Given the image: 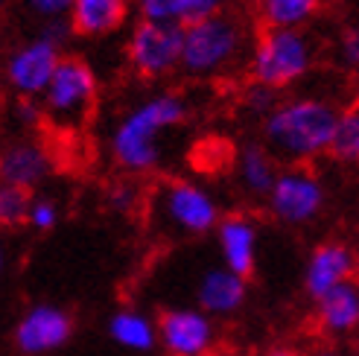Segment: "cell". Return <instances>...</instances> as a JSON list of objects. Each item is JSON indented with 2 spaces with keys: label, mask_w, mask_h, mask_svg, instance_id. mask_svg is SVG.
<instances>
[{
  "label": "cell",
  "mask_w": 359,
  "mask_h": 356,
  "mask_svg": "<svg viewBox=\"0 0 359 356\" xmlns=\"http://www.w3.org/2000/svg\"><path fill=\"white\" fill-rule=\"evenodd\" d=\"M190 117V102L182 94H155L129 109L109 137L111 161L126 175H149L161 164V135L182 126Z\"/></svg>",
  "instance_id": "1"
},
{
  "label": "cell",
  "mask_w": 359,
  "mask_h": 356,
  "mask_svg": "<svg viewBox=\"0 0 359 356\" xmlns=\"http://www.w3.org/2000/svg\"><path fill=\"white\" fill-rule=\"evenodd\" d=\"M336 105L325 97H290L280 100L278 109L263 120V140L275 158L295 164H310L327 155L333 144Z\"/></svg>",
  "instance_id": "2"
},
{
  "label": "cell",
  "mask_w": 359,
  "mask_h": 356,
  "mask_svg": "<svg viewBox=\"0 0 359 356\" xmlns=\"http://www.w3.org/2000/svg\"><path fill=\"white\" fill-rule=\"evenodd\" d=\"M152 225L167 237H202L217 231L222 213L217 199L199 182L190 178H164L147 196Z\"/></svg>",
  "instance_id": "3"
},
{
  "label": "cell",
  "mask_w": 359,
  "mask_h": 356,
  "mask_svg": "<svg viewBox=\"0 0 359 356\" xmlns=\"http://www.w3.org/2000/svg\"><path fill=\"white\" fill-rule=\"evenodd\" d=\"M248 47V27L237 15L219 12L208 21L184 27L182 70L196 79L228 74Z\"/></svg>",
  "instance_id": "4"
},
{
  "label": "cell",
  "mask_w": 359,
  "mask_h": 356,
  "mask_svg": "<svg viewBox=\"0 0 359 356\" xmlns=\"http://www.w3.org/2000/svg\"><path fill=\"white\" fill-rule=\"evenodd\" d=\"M318 47L304 29H263L248 53V76L255 85L290 88L313 70Z\"/></svg>",
  "instance_id": "5"
},
{
  "label": "cell",
  "mask_w": 359,
  "mask_h": 356,
  "mask_svg": "<svg viewBox=\"0 0 359 356\" xmlns=\"http://www.w3.org/2000/svg\"><path fill=\"white\" fill-rule=\"evenodd\" d=\"M97 102V74L94 67L79 56H65L56 76L50 79L47 91L41 94V105L47 123L56 129L76 132L82 129Z\"/></svg>",
  "instance_id": "6"
},
{
  "label": "cell",
  "mask_w": 359,
  "mask_h": 356,
  "mask_svg": "<svg viewBox=\"0 0 359 356\" xmlns=\"http://www.w3.org/2000/svg\"><path fill=\"white\" fill-rule=\"evenodd\" d=\"M184 53V27L178 24H152L137 21L129 32L126 59L140 79H164L182 67Z\"/></svg>",
  "instance_id": "7"
},
{
  "label": "cell",
  "mask_w": 359,
  "mask_h": 356,
  "mask_svg": "<svg viewBox=\"0 0 359 356\" xmlns=\"http://www.w3.org/2000/svg\"><path fill=\"white\" fill-rule=\"evenodd\" d=\"M325 202H327V190L318 172L310 170L307 164H295L280 170L278 182L266 199V207L269 217L278 219L280 225L298 228L313 222L325 210Z\"/></svg>",
  "instance_id": "8"
},
{
  "label": "cell",
  "mask_w": 359,
  "mask_h": 356,
  "mask_svg": "<svg viewBox=\"0 0 359 356\" xmlns=\"http://www.w3.org/2000/svg\"><path fill=\"white\" fill-rule=\"evenodd\" d=\"M62 59L65 56H62L59 44L47 41L44 35H35L32 41H24L21 47H15L6 56V64H4L6 85L18 97L41 100L50 79L56 76Z\"/></svg>",
  "instance_id": "9"
},
{
  "label": "cell",
  "mask_w": 359,
  "mask_h": 356,
  "mask_svg": "<svg viewBox=\"0 0 359 356\" xmlns=\"http://www.w3.org/2000/svg\"><path fill=\"white\" fill-rule=\"evenodd\" d=\"M158 345L170 356H208L217 345L213 318L199 307H172L158 315Z\"/></svg>",
  "instance_id": "10"
},
{
  "label": "cell",
  "mask_w": 359,
  "mask_h": 356,
  "mask_svg": "<svg viewBox=\"0 0 359 356\" xmlns=\"http://www.w3.org/2000/svg\"><path fill=\"white\" fill-rule=\"evenodd\" d=\"M70 333H74V318L67 310L56 304H35L18 318L12 345L24 356H44L67 345Z\"/></svg>",
  "instance_id": "11"
},
{
  "label": "cell",
  "mask_w": 359,
  "mask_h": 356,
  "mask_svg": "<svg viewBox=\"0 0 359 356\" xmlns=\"http://www.w3.org/2000/svg\"><path fill=\"white\" fill-rule=\"evenodd\" d=\"M353 272H356V254L351 245L339 240L318 242L310 252L307 263H304V292L313 301H321L336 287L353 280Z\"/></svg>",
  "instance_id": "12"
},
{
  "label": "cell",
  "mask_w": 359,
  "mask_h": 356,
  "mask_svg": "<svg viewBox=\"0 0 359 356\" xmlns=\"http://www.w3.org/2000/svg\"><path fill=\"white\" fill-rule=\"evenodd\" d=\"M217 234V248L222 266L248 278L257 266V222L248 213H225Z\"/></svg>",
  "instance_id": "13"
},
{
  "label": "cell",
  "mask_w": 359,
  "mask_h": 356,
  "mask_svg": "<svg viewBox=\"0 0 359 356\" xmlns=\"http://www.w3.org/2000/svg\"><path fill=\"white\" fill-rule=\"evenodd\" d=\"M248 298V278L225 269V266H213L205 269L199 283H196V307L213 315H231L237 313Z\"/></svg>",
  "instance_id": "14"
},
{
  "label": "cell",
  "mask_w": 359,
  "mask_h": 356,
  "mask_svg": "<svg viewBox=\"0 0 359 356\" xmlns=\"http://www.w3.org/2000/svg\"><path fill=\"white\" fill-rule=\"evenodd\" d=\"M50 170H53V158L35 140H15L0 155V178H4V184L12 187H24V190L39 187L50 175Z\"/></svg>",
  "instance_id": "15"
},
{
  "label": "cell",
  "mask_w": 359,
  "mask_h": 356,
  "mask_svg": "<svg viewBox=\"0 0 359 356\" xmlns=\"http://www.w3.org/2000/svg\"><path fill=\"white\" fill-rule=\"evenodd\" d=\"M234 175L243 193L251 199H269L275 182H278V158L266 144H243V149L234 158Z\"/></svg>",
  "instance_id": "16"
},
{
  "label": "cell",
  "mask_w": 359,
  "mask_h": 356,
  "mask_svg": "<svg viewBox=\"0 0 359 356\" xmlns=\"http://www.w3.org/2000/svg\"><path fill=\"white\" fill-rule=\"evenodd\" d=\"M129 18V0H76L67 15L74 35L82 39H102L123 27Z\"/></svg>",
  "instance_id": "17"
},
{
  "label": "cell",
  "mask_w": 359,
  "mask_h": 356,
  "mask_svg": "<svg viewBox=\"0 0 359 356\" xmlns=\"http://www.w3.org/2000/svg\"><path fill=\"white\" fill-rule=\"evenodd\" d=\"M316 322L327 336H351L359 330V283L348 280L316 301Z\"/></svg>",
  "instance_id": "18"
},
{
  "label": "cell",
  "mask_w": 359,
  "mask_h": 356,
  "mask_svg": "<svg viewBox=\"0 0 359 356\" xmlns=\"http://www.w3.org/2000/svg\"><path fill=\"white\" fill-rule=\"evenodd\" d=\"M109 336L126 350L135 353H149L158 345V322H152L149 315H143L140 310L123 307L109 318Z\"/></svg>",
  "instance_id": "19"
},
{
  "label": "cell",
  "mask_w": 359,
  "mask_h": 356,
  "mask_svg": "<svg viewBox=\"0 0 359 356\" xmlns=\"http://www.w3.org/2000/svg\"><path fill=\"white\" fill-rule=\"evenodd\" d=\"M325 0H257V15L266 29H304L318 15Z\"/></svg>",
  "instance_id": "20"
},
{
  "label": "cell",
  "mask_w": 359,
  "mask_h": 356,
  "mask_svg": "<svg viewBox=\"0 0 359 356\" xmlns=\"http://www.w3.org/2000/svg\"><path fill=\"white\" fill-rule=\"evenodd\" d=\"M327 155L339 164H359V102H351L339 111Z\"/></svg>",
  "instance_id": "21"
},
{
  "label": "cell",
  "mask_w": 359,
  "mask_h": 356,
  "mask_svg": "<svg viewBox=\"0 0 359 356\" xmlns=\"http://www.w3.org/2000/svg\"><path fill=\"white\" fill-rule=\"evenodd\" d=\"M32 199L35 196L29 190H24V187H12V184L0 187V222H4V228L27 225Z\"/></svg>",
  "instance_id": "22"
},
{
  "label": "cell",
  "mask_w": 359,
  "mask_h": 356,
  "mask_svg": "<svg viewBox=\"0 0 359 356\" xmlns=\"http://www.w3.org/2000/svg\"><path fill=\"white\" fill-rule=\"evenodd\" d=\"M137 21L184 27V0H135Z\"/></svg>",
  "instance_id": "23"
},
{
  "label": "cell",
  "mask_w": 359,
  "mask_h": 356,
  "mask_svg": "<svg viewBox=\"0 0 359 356\" xmlns=\"http://www.w3.org/2000/svg\"><path fill=\"white\" fill-rule=\"evenodd\" d=\"M140 202H143V193L135 182H129V178L111 184L109 193H105V205H109L114 213H135Z\"/></svg>",
  "instance_id": "24"
},
{
  "label": "cell",
  "mask_w": 359,
  "mask_h": 356,
  "mask_svg": "<svg viewBox=\"0 0 359 356\" xmlns=\"http://www.w3.org/2000/svg\"><path fill=\"white\" fill-rule=\"evenodd\" d=\"M336 56L339 64L348 67V70H359V24H351L339 32V41H336Z\"/></svg>",
  "instance_id": "25"
},
{
  "label": "cell",
  "mask_w": 359,
  "mask_h": 356,
  "mask_svg": "<svg viewBox=\"0 0 359 356\" xmlns=\"http://www.w3.org/2000/svg\"><path fill=\"white\" fill-rule=\"evenodd\" d=\"M243 102H245V109H248V111H255V114L263 117V120L280 105L278 91H272V88H263V85H251L248 91L243 94Z\"/></svg>",
  "instance_id": "26"
},
{
  "label": "cell",
  "mask_w": 359,
  "mask_h": 356,
  "mask_svg": "<svg viewBox=\"0 0 359 356\" xmlns=\"http://www.w3.org/2000/svg\"><path fill=\"white\" fill-rule=\"evenodd\" d=\"M59 222V205L53 199H44V196H39V199H32V207H29V219L27 225L35 228V231H53Z\"/></svg>",
  "instance_id": "27"
},
{
  "label": "cell",
  "mask_w": 359,
  "mask_h": 356,
  "mask_svg": "<svg viewBox=\"0 0 359 356\" xmlns=\"http://www.w3.org/2000/svg\"><path fill=\"white\" fill-rule=\"evenodd\" d=\"M12 111H15V123L24 126V129H35L41 120H47L41 100H32V97H18Z\"/></svg>",
  "instance_id": "28"
},
{
  "label": "cell",
  "mask_w": 359,
  "mask_h": 356,
  "mask_svg": "<svg viewBox=\"0 0 359 356\" xmlns=\"http://www.w3.org/2000/svg\"><path fill=\"white\" fill-rule=\"evenodd\" d=\"M74 4L76 0H27V9L44 21H62L65 15H70Z\"/></svg>",
  "instance_id": "29"
},
{
  "label": "cell",
  "mask_w": 359,
  "mask_h": 356,
  "mask_svg": "<svg viewBox=\"0 0 359 356\" xmlns=\"http://www.w3.org/2000/svg\"><path fill=\"white\" fill-rule=\"evenodd\" d=\"M316 356H353V353H348V350H336V348H330V350H318Z\"/></svg>",
  "instance_id": "30"
},
{
  "label": "cell",
  "mask_w": 359,
  "mask_h": 356,
  "mask_svg": "<svg viewBox=\"0 0 359 356\" xmlns=\"http://www.w3.org/2000/svg\"><path fill=\"white\" fill-rule=\"evenodd\" d=\"M266 356H298L295 350H269Z\"/></svg>",
  "instance_id": "31"
}]
</instances>
